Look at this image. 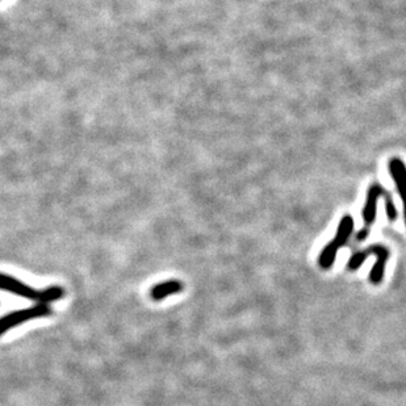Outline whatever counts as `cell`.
<instances>
[{"instance_id":"6da1fadb","label":"cell","mask_w":406,"mask_h":406,"mask_svg":"<svg viewBox=\"0 0 406 406\" xmlns=\"http://www.w3.org/2000/svg\"><path fill=\"white\" fill-rule=\"evenodd\" d=\"M383 197L384 201H385V211H387V216L390 218V221L393 223L397 220L398 217V212L396 210V205H394V201L392 199V195L379 183L372 184L370 188H368V192H367V199H365V204L363 207V212H361V216H363V227L358 232L357 234V241L363 242L365 241V238L368 237L370 234V230H371V226L375 223L376 220L377 214V201L379 199Z\"/></svg>"},{"instance_id":"7a4b0ae2","label":"cell","mask_w":406,"mask_h":406,"mask_svg":"<svg viewBox=\"0 0 406 406\" xmlns=\"http://www.w3.org/2000/svg\"><path fill=\"white\" fill-rule=\"evenodd\" d=\"M0 289L28 300L36 301L38 304H50L53 301L60 300L65 296V289L62 286H53L43 291H37L5 273H0Z\"/></svg>"},{"instance_id":"3957f363","label":"cell","mask_w":406,"mask_h":406,"mask_svg":"<svg viewBox=\"0 0 406 406\" xmlns=\"http://www.w3.org/2000/svg\"><path fill=\"white\" fill-rule=\"evenodd\" d=\"M368 256H375V258H376V262H375V264H374V267L371 270V273H370V282L374 286H379L384 279L385 266H387L388 259L391 256L390 249H387L385 246L372 245L368 249H364L361 251L352 254L351 258L348 259L347 270L357 271L358 269H361V264L365 262V259L368 258Z\"/></svg>"},{"instance_id":"277c9868","label":"cell","mask_w":406,"mask_h":406,"mask_svg":"<svg viewBox=\"0 0 406 406\" xmlns=\"http://www.w3.org/2000/svg\"><path fill=\"white\" fill-rule=\"evenodd\" d=\"M352 232H354V218L350 214H346L342 217L338 225L335 237L322 249L321 254L318 256V264L321 269L324 270L331 269L338 251L348 242Z\"/></svg>"},{"instance_id":"5b68a950","label":"cell","mask_w":406,"mask_h":406,"mask_svg":"<svg viewBox=\"0 0 406 406\" xmlns=\"http://www.w3.org/2000/svg\"><path fill=\"white\" fill-rule=\"evenodd\" d=\"M50 313H52V309L47 304H37L30 309L16 311L10 315L0 317V335L4 334L5 331L11 330L12 328L21 325L23 322L40 318V317L50 316Z\"/></svg>"},{"instance_id":"8992f818","label":"cell","mask_w":406,"mask_h":406,"mask_svg":"<svg viewBox=\"0 0 406 406\" xmlns=\"http://www.w3.org/2000/svg\"><path fill=\"white\" fill-rule=\"evenodd\" d=\"M390 172H391L392 179L396 184V188L398 194L401 196L403 200V207H404V220L406 225V165L403 159L394 157L390 161Z\"/></svg>"},{"instance_id":"52a82bcc","label":"cell","mask_w":406,"mask_h":406,"mask_svg":"<svg viewBox=\"0 0 406 406\" xmlns=\"http://www.w3.org/2000/svg\"><path fill=\"white\" fill-rule=\"evenodd\" d=\"M183 283L181 280H167L157 286H153L150 291V297L154 301L165 300L166 297L177 295L183 291Z\"/></svg>"}]
</instances>
